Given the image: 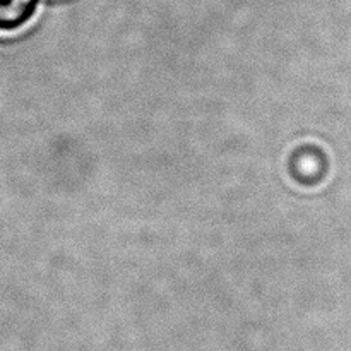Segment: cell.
Here are the masks:
<instances>
[{
	"instance_id": "cell-1",
	"label": "cell",
	"mask_w": 351,
	"mask_h": 351,
	"mask_svg": "<svg viewBox=\"0 0 351 351\" xmlns=\"http://www.w3.org/2000/svg\"><path fill=\"white\" fill-rule=\"evenodd\" d=\"M36 7L38 0H0V33H14L26 26Z\"/></svg>"
}]
</instances>
